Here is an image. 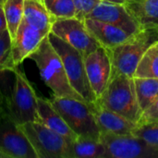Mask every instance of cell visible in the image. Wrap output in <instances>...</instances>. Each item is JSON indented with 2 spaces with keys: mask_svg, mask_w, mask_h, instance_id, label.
<instances>
[{
  "mask_svg": "<svg viewBox=\"0 0 158 158\" xmlns=\"http://www.w3.org/2000/svg\"><path fill=\"white\" fill-rule=\"evenodd\" d=\"M28 58L34 61L43 81L53 92V95L84 101L71 87L63 62L47 36L43 39L37 49Z\"/></svg>",
  "mask_w": 158,
  "mask_h": 158,
  "instance_id": "cell-1",
  "label": "cell"
},
{
  "mask_svg": "<svg viewBox=\"0 0 158 158\" xmlns=\"http://www.w3.org/2000/svg\"><path fill=\"white\" fill-rule=\"evenodd\" d=\"M156 43H158V27L152 25L141 26L125 42L108 50L112 71L133 77L144 53Z\"/></svg>",
  "mask_w": 158,
  "mask_h": 158,
  "instance_id": "cell-2",
  "label": "cell"
},
{
  "mask_svg": "<svg viewBox=\"0 0 158 158\" xmlns=\"http://www.w3.org/2000/svg\"><path fill=\"white\" fill-rule=\"evenodd\" d=\"M96 101L136 124L141 118L142 110L139 106L133 77L112 71L106 90Z\"/></svg>",
  "mask_w": 158,
  "mask_h": 158,
  "instance_id": "cell-3",
  "label": "cell"
},
{
  "mask_svg": "<svg viewBox=\"0 0 158 158\" xmlns=\"http://www.w3.org/2000/svg\"><path fill=\"white\" fill-rule=\"evenodd\" d=\"M47 37L63 62L71 87L82 97L86 103H94L97 98L91 88L86 74L84 56L77 49L52 32H49Z\"/></svg>",
  "mask_w": 158,
  "mask_h": 158,
  "instance_id": "cell-4",
  "label": "cell"
},
{
  "mask_svg": "<svg viewBox=\"0 0 158 158\" xmlns=\"http://www.w3.org/2000/svg\"><path fill=\"white\" fill-rule=\"evenodd\" d=\"M49 100L77 136L91 139L100 138V130L90 104L80 99L55 95Z\"/></svg>",
  "mask_w": 158,
  "mask_h": 158,
  "instance_id": "cell-5",
  "label": "cell"
},
{
  "mask_svg": "<svg viewBox=\"0 0 158 158\" xmlns=\"http://www.w3.org/2000/svg\"><path fill=\"white\" fill-rule=\"evenodd\" d=\"M15 77L12 91L6 101V108L11 118L19 124L37 121V95L27 79L25 73L19 69L13 70Z\"/></svg>",
  "mask_w": 158,
  "mask_h": 158,
  "instance_id": "cell-6",
  "label": "cell"
},
{
  "mask_svg": "<svg viewBox=\"0 0 158 158\" xmlns=\"http://www.w3.org/2000/svg\"><path fill=\"white\" fill-rule=\"evenodd\" d=\"M0 158H38L20 126L9 115L6 103L0 106Z\"/></svg>",
  "mask_w": 158,
  "mask_h": 158,
  "instance_id": "cell-7",
  "label": "cell"
},
{
  "mask_svg": "<svg viewBox=\"0 0 158 158\" xmlns=\"http://www.w3.org/2000/svg\"><path fill=\"white\" fill-rule=\"evenodd\" d=\"M38 158H66L69 141L40 121L19 125Z\"/></svg>",
  "mask_w": 158,
  "mask_h": 158,
  "instance_id": "cell-8",
  "label": "cell"
},
{
  "mask_svg": "<svg viewBox=\"0 0 158 158\" xmlns=\"http://www.w3.org/2000/svg\"><path fill=\"white\" fill-rule=\"evenodd\" d=\"M99 140L106 147L107 158H158V149L133 134L101 132Z\"/></svg>",
  "mask_w": 158,
  "mask_h": 158,
  "instance_id": "cell-9",
  "label": "cell"
},
{
  "mask_svg": "<svg viewBox=\"0 0 158 158\" xmlns=\"http://www.w3.org/2000/svg\"><path fill=\"white\" fill-rule=\"evenodd\" d=\"M50 32L77 49L83 56L101 46L87 29L84 20L76 17L54 20Z\"/></svg>",
  "mask_w": 158,
  "mask_h": 158,
  "instance_id": "cell-10",
  "label": "cell"
},
{
  "mask_svg": "<svg viewBox=\"0 0 158 158\" xmlns=\"http://www.w3.org/2000/svg\"><path fill=\"white\" fill-rule=\"evenodd\" d=\"M84 65L91 88L96 98H99L106 90L112 74V63L108 50L99 46L84 56Z\"/></svg>",
  "mask_w": 158,
  "mask_h": 158,
  "instance_id": "cell-11",
  "label": "cell"
},
{
  "mask_svg": "<svg viewBox=\"0 0 158 158\" xmlns=\"http://www.w3.org/2000/svg\"><path fill=\"white\" fill-rule=\"evenodd\" d=\"M85 19H93L118 26L130 34L135 33L141 28L125 5L106 1H99Z\"/></svg>",
  "mask_w": 158,
  "mask_h": 158,
  "instance_id": "cell-12",
  "label": "cell"
},
{
  "mask_svg": "<svg viewBox=\"0 0 158 158\" xmlns=\"http://www.w3.org/2000/svg\"><path fill=\"white\" fill-rule=\"evenodd\" d=\"M44 34L29 25L24 19H22L15 37L12 39L11 55L12 61L15 67H19L22 62L32 54L44 38Z\"/></svg>",
  "mask_w": 158,
  "mask_h": 158,
  "instance_id": "cell-13",
  "label": "cell"
},
{
  "mask_svg": "<svg viewBox=\"0 0 158 158\" xmlns=\"http://www.w3.org/2000/svg\"><path fill=\"white\" fill-rule=\"evenodd\" d=\"M90 106L100 130V133L105 132L116 135H130L132 134L137 126L136 123L106 108L97 101L90 104Z\"/></svg>",
  "mask_w": 158,
  "mask_h": 158,
  "instance_id": "cell-14",
  "label": "cell"
},
{
  "mask_svg": "<svg viewBox=\"0 0 158 158\" xmlns=\"http://www.w3.org/2000/svg\"><path fill=\"white\" fill-rule=\"evenodd\" d=\"M84 23L101 46L109 50L125 42L131 35L118 26L93 19H85Z\"/></svg>",
  "mask_w": 158,
  "mask_h": 158,
  "instance_id": "cell-15",
  "label": "cell"
},
{
  "mask_svg": "<svg viewBox=\"0 0 158 158\" xmlns=\"http://www.w3.org/2000/svg\"><path fill=\"white\" fill-rule=\"evenodd\" d=\"M38 121L66 138L69 142L75 140L78 136L70 130L61 115L54 107L49 99L37 97Z\"/></svg>",
  "mask_w": 158,
  "mask_h": 158,
  "instance_id": "cell-16",
  "label": "cell"
},
{
  "mask_svg": "<svg viewBox=\"0 0 158 158\" xmlns=\"http://www.w3.org/2000/svg\"><path fill=\"white\" fill-rule=\"evenodd\" d=\"M23 19L32 28L47 36L54 22L44 2L38 0H25Z\"/></svg>",
  "mask_w": 158,
  "mask_h": 158,
  "instance_id": "cell-17",
  "label": "cell"
},
{
  "mask_svg": "<svg viewBox=\"0 0 158 158\" xmlns=\"http://www.w3.org/2000/svg\"><path fill=\"white\" fill-rule=\"evenodd\" d=\"M66 158H107V153L99 139L78 136L69 143Z\"/></svg>",
  "mask_w": 158,
  "mask_h": 158,
  "instance_id": "cell-18",
  "label": "cell"
},
{
  "mask_svg": "<svg viewBox=\"0 0 158 158\" xmlns=\"http://www.w3.org/2000/svg\"><path fill=\"white\" fill-rule=\"evenodd\" d=\"M125 6L140 26L158 27V0L126 2Z\"/></svg>",
  "mask_w": 158,
  "mask_h": 158,
  "instance_id": "cell-19",
  "label": "cell"
},
{
  "mask_svg": "<svg viewBox=\"0 0 158 158\" xmlns=\"http://www.w3.org/2000/svg\"><path fill=\"white\" fill-rule=\"evenodd\" d=\"M12 39L8 30L0 31V94L8 97L9 94L6 93V84L4 82V75L6 73H13L15 68L12 61L11 55Z\"/></svg>",
  "mask_w": 158,
  "mask_h": 158,
  "instance_id": "cell-20",
  "label": "cell"
},
{
  "mask_svg": "<svg viewBox=\"0 0 158 158\" xmlns=\"http://www.w3.org/2000/svg\"><path fill=\"white\" fill-rule=\"evenodd\" d=\"M133 79L139 106L143 113L158 98V79L136 77Z\"/></svg>",
  "mask_w": 158,
  "mask_h": 158,
  "instance_id": "cell-21",
  "label": "cell"
},
{
  "mask_svg": "<svg viewBox=\"0 0 158 158\" xmlns=\"http://www.w3.org/2000/svg\"><path fill=\"white\" fill-rule=\"evenodd\" d=\"M133 77L158 79V43L152 45L144 53Z\"/></svg>",
  "mask_w": 158,
  "mask_h": 158,
  "instance_id": "cell-22",
  "label": "cell"
},
{
  "mask_svg": "<svg viewBox=\"0 0 158 158\" xmlns=\"http://www.w3.org/2000/svg\"><path fill=\"white\" fill-rule=\"evenodd\" d=\"M25 0H6L3 9L11 39L15 37L17 30L23 19Z\"/></svg>",
  "mask_w": 158,
  "mask_h": 158,
  "instance_id": "cell-23",
  "label": "cell"
},
{
  "mask_svg": "<svg viewBox=\"0 0 158 158\" xmlns=\"http://www.w3.org/2000/svg\"><path fill=\"white\" fill-rule=\"evenodd\" d=\"M44 4L54 20L76 17L73 0H44Z\"/></svg>",
  "mask_w": 158,
  "mask_h": 158,
  "instance_id": "cell-24",
  "label": "cell"
},
{
  "mask_svg": "<svg viewBox=\"0 0 158 158\" xmlns=\"http://www.w3.org/2000/svg\"><path fill=\"white\" fill-rule=\"evenodd\" d=\"M132 134L144 141L150 146L158 149V122L139 124Z\"/></svg>",
  "mask_w": 158,
  "mask_h": 158,
  "instance_id": "cell-25",
  "label": "cell"
},
{
  "mask_svg": "<svg viewBox=\"0 0 158 158\" xmlns=\"http://www.w3.org/2000/svg\"><path fill=\"white\" fill-rule=\"evenodd\" d=\"M100 0H73L76 7V18L84 20Z\"/></svg>",
  "mask_w": 158,
  "mask_h": 158,
  "instance_id": "cell-26",
  "label": "cell"
},
{
  "mask_svg": "<svg viewBox=\"0 0 158 158\" xmlns=\"http://www.w3.org/2000/svg\"><path fill=\"white\" fill-rule=\"evenodd\" d=\"M149 122H158V98L142 113L137 125Z\"/></svg>",
  "mask_w": 158,
  "mask_h": 158,
  "instance_id": "cell-27",
  "label": "cell"
},
{
  "mask_svg": "<svg viewBox=\"0 0 158 158\" xmlns=\"http://www.w3.org/2000/svg\"><path fill=\"white\" fill-rule=\"evenodd\" d=\"M5 30H7V24H6L3 6H0V31H3Z\"/></svg>",
  "mask_w": 158,
  "mask_h": 158,
  "instance_id": "cell-28",
  "label": "cell"
},
{
  "mask_svg": "<svg viewBox=\"0 0 158 158\" xmlns=\"http://www.w3.org/2000/svg\"><path fill=\"white\" fill-rule=\"evenodd\" d=\"M100 1H106V2H109V3L121 4V5H125V3L127 2V0H100Z\"/></svg>",
  "mask_w": 158,
  "mask_h": 158,
  "instance_id": "cell-29",
  "label": "cell"
},
{
  "mask_svg": "<svg viewBox=\"0 0 158 158\" xmlns=\"http://www.w3.org/2000/svg\"><path fill=\"white\" fill-rule=\"evenodd\" d=\"M7 98L8 97H5V96H2L1 94H0V106L3 105V104H5V103H6V101H7Z\"/></svg>",
  "mask_w": 158,
  "mask_h": 158,
  "instance_id": "cell-30",
  "label": "cell"
},
{
  "mask_svg": "<svg viewBox=\"0 0 158 158\" xmlns=\"http://www.w3.org/2000/svg\"><path fill=\"white\" fill-rule=\"evenodd\" d=\"M143 0H127V2H141Z\"/></svg>",
  "mask_w": 158,
  "mask_h": 158,
  "instance_id": "cell-31",
  "label": "cell"
},
{
  "mask_svg": "<svg viewBox=\"0 0 158 158\" xmlns=\"http://www.w3.org/2000/svg\"><path fill=\"white\" fill-rule=\"evenodd\" d=\"M6 0H0V6H3Z\"/></svg>",
  "mask_w": 158,
  "mask_h": 158,
  "instance_id": "cell-32",
  "label": "cell"
},
{
  "mask_svg": "<svg viewBox=\"0 0 158 158\" xmlns=\"http://www.w3.org/2000/svg\"><path fill=\"white\" fill-rule=\"evenodd\" d=\"M38 1H41V2H44V0H38Z\"/></svg>",
  "mask_w": 158,
  "mask_h": 158,
  "instance_id": "cell-33",
  "label": "cell"
}]
</instances>
